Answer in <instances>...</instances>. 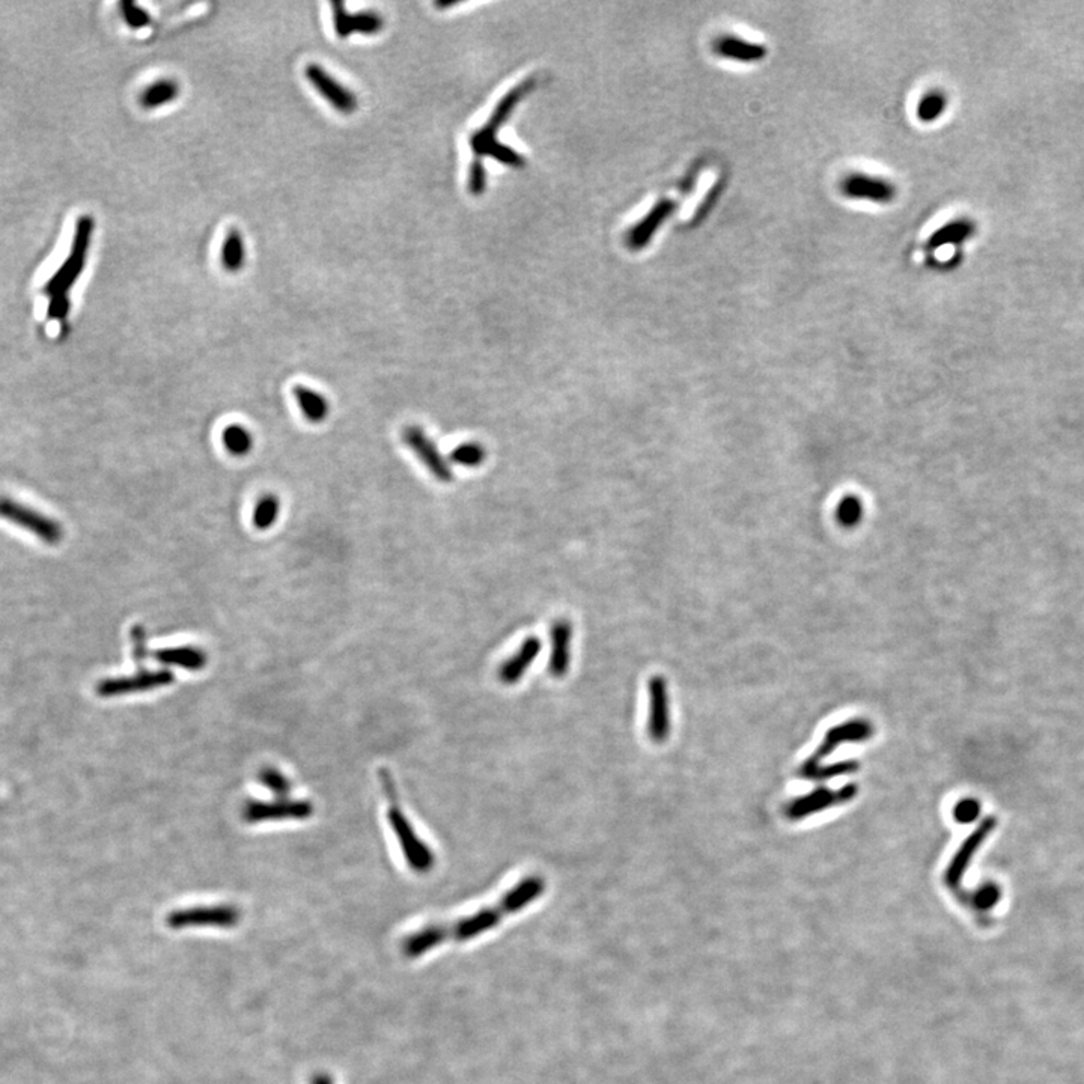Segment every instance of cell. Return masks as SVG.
Masks as SVG:
<instances>
[{
    "label": "cell",
    "instance_id": "6da1fadb",
    "mask_svg": "<svg viewBox=\"0 0 1084 1084\" xmlns=\"http://www.w3.org/2000/svg\"><path fill=\"white\" fill-rule=\"evenodd\" d=\"M544 879L538 875L526 877L523 881L506 891L496 904L485 907L472 916L446 923L426 925L422 930L407 935L403 942V953L410 960H416L442 944L470 942L494 930L506 918H510V914L519 913L526 909L540 896L544 895Z\"/></svg>",
    "mask_w": 1084,
    "mask_h": 1084
},
{
    "label": "cell",
    "instance_id": "7a4b0ae2",
    "mask_svg": "<svg viewBox=\"0 0 1084 1084\" xmlns=\"http://www.w3.org/2000/svg\"><path fill=\"white\" fill-rule=\"evenodd\" d=\"M529 88H531V82L523 83V85L512 90L508 97L503 99L499 108L494 111L493 118L489 124L485 125L484 129L479 130L478 133L473 134L472 150L478 157V162H475L470 172V190L473 194L480 195L484 192L485 175L482 164L479 160L484 159L482 155H493L494 159L510 166H521L523 159L521 155L517 154L514 150H510L508 146L501 145L500 142L496 141V133H498L499 127L503 124V121L510 116L515 103L521 99V95L528 92Z\"/></svg>",
    "mask_w": 1084,
    "mask_h": 1084
},
{
    "label": "cell",
    "instance_id": "3957f363",
    "mask_svg": "<svg viewBox=\"0 0 1084 1084\" xmlns=\"http://www.w3.org/2000/svg\"><path fill=\"white\" fill-rule=\"evenodd\" d=\"M92 232H94V219L90 216H82L76 225L69 257L65 259L59 270L56 271L53 278L44 287L46 296L50 299L58 296H68L69 288L73 287L85 268L86 255L89 249Z\"/></svg>",
    "mask_w": 1084,
    "mask_h": 1084
},
{
    "label": "cell",
    "instance_id": "277c9868",
    "mask_svg": "<svg viewBox=\"0 0 1084 1084\" xmlns=\"http://www.w3.org/2000/svg\"><path fill=\"white\" fill-rule=\"evenodd\" d=\"M387 818H389L390 827L398 839L399 847H401L407 865L417 874H426L433 869L436 865V856L428 845L425 844L424 840L417 836L412 823L403 814L399 803L390 805Z\"/></svg>",
    "mask_w": 1084,
    "mask_h": 1084
},
{
    "label": "cell",
    "instance_id": "5b68a950",
    "mask_svg": "<svg viewBox=\"0 0 1084 1084\" xmlns=\"http://www.w3.org/2000/svg\"><path fill=\"white\" fill-rule=\"evenodd\" d=\"M0 519L26 529L44 544L58 545L64 540V529L58 521L14 499L0 498Z\"/></svg>",
    "mask_w": 1084,
    "mask_h": 1084
},
{
    "label": "cell",
    "instance_id": "8992f818",
    "mask_svg": "<svg viewBox=\"0 0 1084 1084\" xmlns=\"http://www.w3.org/2000/svg\"><path fill=\"white\" fill-rule=\"evenodd\" d=\"M240 919V910L234 905H211L175 910L167 914L166 925L171 930H187L199 926H215L227 930L238 925Z\"/></svg>",
    "mask_w": 1084,
    "mask_h": 1084
},
{
    "label": "cell",
    "instance_id": "52a82bcc",
    "mask_svg": "<svg viewBox=\"0 0 1084 1084\" xmlns=\"http://www.w3.org/2000/svg\"><path fill=\"white\" fill-rule=\"evenodd\" d=\"M313 806L306 800L276 798L275 802H247L243 809L246 823L259 824L268 821H303L312 816Z\"/></svg>",
    "mask_w": 1084,
    "mask_h": 1084
},
{
    "label": "cell",
    "instance_id": "ba28073f",
    "mask_svg": "<svg viewBox=\"0 0 1084 1084\" xmlns=\"http://www.w3.org/2000/svg\"><path fill=\"white\" fill-rule=\"evenodd\" d=\"M174 681H175V677L167 668L142 670V672L132 675V677L104 679V681L100 682L99 686H97V693L101 698L132 695V693H142V691L162 689V687L169 686Z\"/></svg>",
    "mask_w": 1084,
    "mask_h": 1084
},
{
    "label": "cell",
    "instance_id": "9c48e42d",
    "mask_svg": "<svg viewBox=\"0 0 1084 1084\" xmlns=\"http://www.w3.org/2000/svg\"><path fill=\"white\" fill-rule=\"evenodd\" d=\"M403 440L436 479L445 482V484H449L450 480L454 479L449 463L446 461L442 452L438 450L436 443L426 436L424 429L416 425L405 426L403 431Z\"/></svg>",
    "mask_w": 1084,
    "mask_h": 1084
},
{
    "label": "cell",
    "instance_id": "30bf717a",
    "mask_svg": "<svg viewBox=\"0 0 1084 1084\" xmlns=\"http://www.w3.org/2000/svg\"><path fill=\"white\" fill-rule=\"evenodd\" d=\"M858 784H847L839 791H830L827 788H818L812 793L795 798L784 807V815L789 819L806 818L809 815L816 814L830 806H837L853 800L858 795Z\"/></svg>",
    "mask_w": 1084,
    "mask_h": 1084
},
{
    "label": "cell",
    "instance_id": "8fae6325",
    "mask_svg": "<svg viewBox=\"0 0 1084 1084\" xmlns=\"http://www.w3.org/2000/svg\"><path fill=\"white\" fill-rule=\"evenodd\" d=\"M647 698H649L647 735L652 742L660 744L668 740V733H670L668 681L665 678L656 675L647 681Z\"/></svg>",
    "mask_w": 1084,
    "mask_h": 1084
},
{
    "label": "cell",
    "instance_id": "7c38bea8",
    "mask_svg": "<svg viewBox=\"0 0 1084 1084\" xmlns=\"http://www.w3.org/2000/svg\"><path fill=\"white\" fill-rule=\"evenodd\" d=\"M872 733H874L872 724L869 721H862V719L837 724V726L830 729L826 733L824 742L819 744L816 752L803 765H809V767L818 765L821 759L833 753L836 751V747H839L840 744H844V742H866V740H869L872 737Z\"/></svg>",
    "mask_w": 1084,
    "mask_h": 1084
},
{
    "label": "cell",
    "instance_id": "4fadbf2b",
    "mask_svg": "<svg viewBox=\"0 0 1084 1084\" xmlns=\"http://www.w3.org/2000/svg\"><path fill=\"white\" fill-rule=\"evenodd\" d=\"M305 73L306 79L310 82V85L336 111H341L343 115H350L353 111H356V95L353 94L352 90L347 89V88H343L338 80H334L331 74L327 73L326 69L321 68L320 65L310 64L306 67Z\"/></svg>",
    "mask_w": 1084,
    "mask_h": 1084
},
{
    "label": "cell",
    "instance_id": "5bb4252c",
    "mask_svg": "<svg viewBox=\"0 0 1084 1084\" xmlns=\"http://www.w3.org/2000/svg\"><path fill=\"white\" fill-rule=\"evenodd\" d=\"M995 826H997V819L995 816L985 818L977 826L976 830L963 842L960 849L956 851L955 858H952L951 865L947 868L946 875H944L946 883L951 888H956L961 883V879L964 877L965 870L969 868L970 862L973 860L977 849L981 848L982 844L993 833Z\"/></svg>",
    "mask_w": 1084,
    "mask_h": 1084
},
{
    "label": "cell",
    "instance_id": "9a60e30c",
    "mask_svg": "<svg viewBox=\"0 0 1084 1084\" xmlns=\"http://www.w3.org/2000/svg\"><path fill=\"white\" fill-rule=\"evenodd\" d=\"M334 32L339 38H348L353 34L373 35L383 29V18L373 11L352 14L342 2H333Z\"/></svg>",
    "mask_w": 1084,
    "mask_h": 1084
},
{
    "label": "cell",
    "instance_id": "2e32d148",
    "mask_svg": "<svg viewBox=\"0 0 1084 1084\" xmlns=\"http://www.w3.org/2000/svg\"><path fill=\"white\" fill-rule=\"evenodd\" d=\"M573 626L568 619H557L550 628V675L557 679L566 677L570 670Z\"/></svg>",
    "mask_w": 1084,
    "mask_h": 1084
},
{
    "label": "cell",
    "instance_id": "e0dca14e",
    "mask_svg": "<svg viewBox=\"0 0 1084 1084\" xmlns=\"http://www.w3.org/2000/svg\"><path fill=\"white\" fill-rule=\"evenodd\" d=\"M842 192L845 196L851 197V199L875 202V204H888L895 197V187L890 183L883 178H875V176L863 175V174H854V175L848 176L842 184Z\"/></svg>",
    "mask_w": 1084,
    "mask_h": 1084
},
{
    "label": "cell",
    "instance_id": "ac0fdd59",
    "mask_svg": "<svg viewBox=\"0 0 1084 1084\" xmlns=\"http://www.w3.org/2000/svg\"><path fill=\"white\" fill-rule=\"evenodd\" d=\"M541 643L538 636H529L526 637L519 651L515 652L514 656L508 658V660L499 668V678L503 684H515L523 678L524 673L533 665L536 657L540 656Z\"/></svg>",
    "mask_w": 1084,
    "mask_h": 1084
},
{
    "label": "cell",
    "instance_id": "d6986e66",
    "mask_svg": "<svg viewBox=\"0 0 1084 1084\" xmlns=\"http://www.w3.org/2000/svg\"><path fill=\"white\" fill-rule=\"evenodd\" d=\"M675 210V204L670 201L658 202L654 210L639 223L631 229L628 234V246L631 249H642L649 243L651 237L656 234L657 229L660 227L661 223L668 219V216L672 215Z\"/></svg>",
    "mask_w": 1084,
    "mask_h": 1084
},
{
    "label": "cell",
    "instance_id": "ffe728a7",
    "mask_svg": "<svg viewBox=\"0 0 1084 1084\" xmlns=\"http://www.w3.org/2000/svg\"><path fill=\"white\" fill-rule=\"evenodd\" d=\"M714 52L721 58L737 62H758L767 56V48L763 44L752 43L738 37H723L717 39Z\"/></svg>",
    "mask_w": 1084,
    "mask_h": 1084
},
{
    "label": "cell",
    "instance_id": "44dd1931",
    "mask_svg": "<svg viewBox=\"0 0 1084 1084\" xmlns=\"http://www.w3.org/2000/svg\"><path fill=\"white\" fill-rule=\"evenodd\" d=\"M153 656L162 665L176 666L185 670H201L208 660L205 652L195 647H163Z\"/></svg>",
    "mask_w": 1084,
    "mask_h": 1084
},
{
    "label": "cell",
    "instance_id": "7402d4cb",
    "mask_svg": "<svg viewBox=\"0 0 1084 1084\" xmlns=\"http://www.w3.org/2000/svg\"><path fill=\"white\" fill-rule=\"evenodd\" d=\"M974 234V225L970 220L961 219L947 223L939 231H935L930 238L931 249H940L944 246L961 245L969 240Z\"/></svg>",
    "mask_w": 1084,
    "mask_h": 1084
},
{
    "label": "cell",
    "instance_id": "603a6c76",
    "mask_svg": "<svg viewBox=\"0 0 1084 1084\" xmlns=\"http://www.w3.org/2000/svg\"><path fill=\"white\" fill-rule=\"evenodd\" d=\"M294 396L300 405L301 412L313 424H320L329 416V403L322 395L305 386L294 387Z\"/></svg>",
    "mask_w": 1084,
    "mask_h": 1084
},
{
    "label": "cell",
    "instance_id": "cb8c5ba5",
    "mask_svg": "<svg viewBox=\"0 0 1084 1084\" xmlns=\"http://www.w3.org/2000/svg\"><path fill=\"white\" fill-rule=\"evenodd\" d=\"M180 94V86L175 80H169V79H162L159 82H154L148 86L141 94L142 106L145 109H155L164 104L171 103Z\"/></svg>",
    "mask_w": 1084,
    "mask_h": 1084
},
{
    "label": "cell",
    "instance_id": "d4e9b609",
    "mask_svg": "<svg viewBox=\"0 0 1084 1084\" xmlns=\"http://www.w3.org/2000/svg\"><path fill=\"white\" fill-rule=\"evenodd\" d=\"M245 259L246 250L243 237H241L238 231L229 232L226 238H225V243H223V268L229 271V273H237V271H240L243 266H245Z\"/></svg>",
    "mask_w": 1084,
    "mask_h": 1084
},
{
    "label": "cell",
    "instance_id": "484cf974",
    "mask_svg": "<svg viewBox=\"0 0 1084 1084\" xmlns=\"http://www.w3.org/2000/svg\"><path fill=\"white\" fill-rule=\"evenodd\" d=\"M858 770V763L856 761H845V763H833V765H815V767H806L802 765L800 768V776L809 780H827L833 777L844 776V774H851Z\"/></svg>",
    "mask_w": 1084,
    "mask_h": 1084
},
{
    "label": "cell",
    "instance_id": "4316f807",
    "mask_svg": "<svg viewBox=\"0 0 1084 1084\" xmlns=\"http://www.w3.org/2000/svg\"><path fill=\"white\" fill-rule=\"evenodd\" d=\"M223 445L231 454L246 455L252 449L253 438L249 431L241 425H231L223 429Z\"/></svg>",
    "mask_w": 1084,
    "mask_h": 1084
},
{
    "label": "cell",
    "instance_id": "83f0119b",
    "mask_svg": "<svg viewBox=\"0 0 1084 1084\" xmlns=\"http://www.w3.org/2000/svg\"><path fill=\"white\" fill-rule=\"evenodd\" d=\"M487 458V450L479 443H463L450 452V461L463 468H478Z\"/></svg>",
    "mask_w": 1084,
    "mask_h": 1084
},
{
    "label": "cell",
    "instance_id": "f1b7e54d",
    "mask_svg": "<svg viewBox=\"0 0 1084 1084\" xmlns=\"http://www.w3.org/2000/svg\"><path fill=\"white\" fill-rule=\"evenodd\" d=\"M258 780L262 786L275 794L278 798H288L291 794L292 784L283 773L275 767H262L258 773Z\"/></svg>",
    "mask_w": 1084,
    "mask_h": 1084
},
{
    "label": "cell",
    "instance_id": "f546056e",
    "mask_svg": "<svg viewBox=\"0 0 1084 1084\" xmlns=\"http://www.w3.org/2000/svg\"><path fill=\"white\" fill-rule=\"evenodd\" d=\"M947 108L946 95L940 90H932L921 100L918 106L919 120L923 122H934L939 120L940 116L943 115Z\"/></svg>",
    "mask_w": 1084,
    "mask_h": 1084
},
{
    "label": "cell",
    "instance_id": "4dcf8cb0",
    "mask_svg": "<svg viewBox=\"0 0 1084 1084\" xmlns=\"http://www.w3.org/2000/svg\"><path fill=\"white\" fill-rule=\"evenodd\" d=\"M280 510V501L275 496H266L258 501L253 512V523L258 529H268L276 523Z\"/></svg>",
    "mask_w": 1084,
    "mask_h": 1084
},
{
    "label": "cell",
    "instance_id": "1f68e13d",
    "mask_svg": "<svg viewBox=\"0 0 1084 1084\" xmlns=\"http://www.w3.org/2000/svg\"><path fill=\"white\" fill-rule=\"evenodd\" d=\"M121 13H122V17H124L127 25L130 27H133V29H142V27L150 26V14L145 9L141 8L138 4H134V2L124 0L121 4Z\"/></svg>",
    "mask_w": 1084,
    "mask_h": 1084
},
{
    "label": "cell",
    "instance_id": "d6a6232c",
    "mask_svg": "<svg viewBox=\"0 0 1084 1084\" xmlns=\"http://www.w3.org/2000/svg\"><path fill=\"white\" fill-rule=\"evenodd\" d=\"M862 503L856 498H847L840 501L837 508V519L845 526H854L862 519Z\"/></svg>",
    "mask_w": 1084,
    "mask_h": 1084
},
{
    "label": "cell",
    "instance_id": "836d02e7",
    "mask_svg": "<svg viewBox=\"0 0 1084 1084\" xmlns=\"http://www.w3.org/2000/svg\"><path fill=\"white\" fill-rule=\"evenodd\" d=\"M130 637H132V645H133L134 661L138 665H142L148 658L145 628L142 626H134L132 631H130Z\"/></svg>",
    "mask_w": 1084,
    "mask_h": 1084
},
{
    "label": "cell",
    "instance_id": "e575fe53",
    "mask_svg": "<svg viewBox=\"0 0 1084 1084\" xmlns=\"http://www.w3.org/2000/svg\"><path fill=\"white\" fill-rule=\"evenodd\" d=\"M69 308H71V303H69L68 296L52 297L50 301H48V320H53V321H64L65 318H67V315H68Z\"/></svg>",
    "mask_w": 1084,
    "mask_h": 1084
},
{
    "label": "cell",
    "instance_id": "d590c367",
    "mask_svg": "<svg viewBox=\"0 0 1084 1084\" xmlns=\"http://www.w3.org/2000/svg\"><path fill=\"white\" fill-rule=\"evenodd\" d=\"M1000 900V890L995 886H985L974 893V905L977 909L988 910L997 904Z\"/></svg>",
    "mask_w": 1084,
    "mask_h": 1084
},
{
    "label": "cell",
    "instance_id": "8d00e7d4",
    "mask_svg": "<svg viewBox=\"0 0 1084 1084\" xmlns=\"http://www.w3.org/2000/svg\"><path fill=\"white\" fill-rule=\"evenodd\" d=\"M979 815V803L974 800H963L955 807V819L958 823H972Z\"/></svg>",
    "mask_w": 1084,
    "mask_h": 1084
},
{
    "label": "cell",
    "instance_id": "74e56055",
    "mask_svg": "<svg viewBox=\"0 0 1084 1084\" xmlns=\"http://www.w3.org/2000/svg\"><path fill=\"white\" fill-rule=\"evenodd\" d=\"M309 1084H334V1083H333V1079H332V1077L329 1076V1074H324V1072H318V1074H315V1076H313L312 1079H310V1083H309Z\"/></svg>",
    "mask_w": 1084,
    "mask_h": 1084
}]
</instances>
